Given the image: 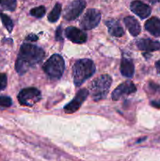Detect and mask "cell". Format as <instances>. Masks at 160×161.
<instances>
[{"mask_svg": "<svg viewBox=\"0 0 160 161\" xmlns=\"http://www.w3.org/2000/svg\"><path fill=\"white\" fill-rule=\"evenodd\" d=\"M44 56L45 52L40 47L31 43L22 44L16 61V71L20 75H24L30 68L41 62Z\"/></svg>", "mask_w": 160, "mask_h": 161, "instance_id": "obj_1", "label": "cell"}, {"mask_svg": "<svg viewBox=\"0 0 160 161\" xmlns=\"http://www.w3.org/2000/svg\"><path fill=\"white\" fill-rule=\"evenodd\" d=\"M27 39H28V40H31V41H35V40H37L38 38H37V36H35V35H30V36H28V37H27Z\"/></svg>", "mask_w": 160, "mask_h": 161, "instance_id": "obj_25", "label": "cell"}, {"mask_svg": "<svg viewBox=\"0 0 160 161\" xmlns=\"http://www.w3.org/2000/svg\"><path fill=\"white\" fill-rule=\"evenodd\" d=\"M101 18L100 11L96 9H89L82 18L80 25L85 30H90L99 25Z\"/></svg>", "mask_w": 160, "mask_h": 161, "instance_id": "obj_6", "label": "cell"}, {"mask_svg": "<svg viewBox=\"0 0 160 161\" xmlns=\"http://www.w3.org/2000/svg\"><path fill=\"white\" fill-rule=\"evenodd\" d=\"M0 18H1L2 22H3V25L5 26V28L7 29V31L9 32H11L13 28V23L12 20L9 18V17H8L6 14H0Z\"/></svg>", "mask_w": 160, "mask_h": 161, "instance_id": "obj_19", "label": "cell"}, {"mask_svg": "<svg viewBox=\"0 0 160 161\" xmlns=\"http://www.w3.org/2000/svg\"><path fill=\"white\" fill-rule=\"evenodd\" d=\"M138 48L143 51H155L160 49V42L152 39H141L136 42Z\"/></svg>", "mask_w": 160, "mask_h": 161, "instance_id": "obj_12", "label": "cell"}, {"mask_svg": "<svg viewBox=\"0 0 160 161\" xmlns=\"http://www.w3.org/2000/svg\"><path fill=\"white\" fill-rule=\"evenodd\" d=\"M64 61L59 54H53L44 63L42 69L50 78L57 80L64 71Z\"/></svg>", "mask_w": 160, "mask_h": 161, "instance_id": "obj_4", "label": "cell"}, {"mask_svg": "<svg viewBox=\"0 0 160 161\" xmlns=\"http://www.w3.org/2000/svg\"><path fill=\"white\" fill-rule=\"evenodd\" d=\"M149 2H150L151 3H152V4H155V3H157L159 2V0H148Z\"/></svg>", "mask_w": 160, "mask_h": 161, "instance_id": "obj_27", "label": "cell"}, {"mask_svg": "<svg viewBox=\"0 0 160 161\" xmlns=\"http://www.w3.org/2000/svg\"><path fill=\"white\" fill-rule=\"evenodd\" d=\"M130 9L133 13L141 17V19L147 18L152 12V9L148 5L141 1H133L130 4Z\"/></svg>", "mask_w": 160, "mask_h": 161, "instance_id": "obj_11", "label": "cell"}, {"mask_svg": "<svg viewBox=\"0 0 160 161\" xmlns=\"http://www.w3.org/2000/svg\"><path fill=\"white\" fill-rule=\"evenodd\" d=\"M0 6L5 9L13 11L17 7V0H0Z\"/></svg>", "mask_w": 160, "mask_h": 161, "instance_id": "obj_18", "label": "cell"}, {"mask_svg": "<svg viewBox=\"0 0 160 161\" xmlns=\"http://www.w3.org/2000/svg\"><path fill=\"white\" fill-rule=\"evenodd\" d=\"M151 105L155 108H160V100L153 101V102H151Z\"/></svg>", "mask_w": 160, "mask_h": 161, "instance_id": "obj_24", "label": "cell"}, {"mask_svg": "<svg viewBox=\"0 0 160 161\" xmlns=\"http://www.w3.org/2000/svg\"><path fill=\"white\" fill-rule=\"evenodd\" d=\"M7 85V76L6 74L0 73V91H3Z\"/></svg>", "mask_w": 160, "mask_h": 161, "instance_id": "obj_22", "label": "cell"}, {"mask_svg": "<svg viewBox=\"0 0 160 161\" xmlns=\"http://www.w3.org/2000/svg\"><path fill=\"white\" fill-rule=\"evenodd\" d=\"M96 70L93 61L89 59H81L75 62L73 66L72 76L75 86L83 84L86 80L90 78Z\"/></svg>", "mask_w": 160, "mask_h": 161, "instance_id": "obj_2", "label": "cell"}, {"mask_svg": "<svg viewBox=\"0 0 160 161\" xmlns=\"http://www.w3.org/2000/svg\"><path fill=\"white\" fill-rule=\"evenodd\" d=\"M30 14L31 16L35 17H37V18H41V17H43L45 14V9L44 6H41L39 7H35L34 9H31L30 11Z\"/></svg>", "mask_w": 160, "mask_h": 161, "instance_id": "obj_20", "label": "cell"}, {"mask_svg": "<svg viewBox=\"0 0 160 161\" xmlns=\"http://www.w3.org/2000/svg\"><path fill=\"white\" fill-rule=\"evenodd\" d=\"M145 29L155 37H160V19L152 17L146 21Z\"/></svg>", "mask_w": 160, "mask_h": 161, "instance_id": "obj_13", "label": "cell"}, {"mask_svg": "<svg viewBox=\"0 0 160 161\" xmlns=\"http://www.w3.org/2000/svg\"><path fill=\"white\" fill-rule=\"evenodd\" d=\"M136 88L133 82L125 81L114 90L111 94V98L114 101H118L123 96L136 92Z\"/></svg>", "mask_w": 160, "mask_h": 161, "instance_id": "obj_9", "label": "cell"}, {"mask_svg": "<svg viewBox=\"0 0 160 161\" xmlns=\"http://www.w3.org/2000/svg\"><path fill=\"white\" fill-rule=\"evenodd\" d=\"M111 84V78L106 74L94 79L89 85L92 98L96 102L105 98L109 91Z\"/></svg>", "mask_w": 160, "mask_h": 161, "instance_id": "obj_3", "label": "cell"}, {"mask_svg": "<svg viewBox=\"0 0 160 161\" xmlns=\"http://www.w3.org/2000/svg\"><path fill=\"white\" fill-rule=\"evenodd\" d=\"M61 13V5L60 3H56L54 6L53 9L50 13L48 16V20L50 22H56L59 19Z\"/></svg>", "mask_w": 160, "mask_h": 161, "instance_id": "obj_17", "label": "cell"}, {"mask_svg": "<svg viewBox=\"0 0 160 161\" xmlns=\"http://www.w3.org/2000/svg\"><path fill=\"white\" fill-rule=\"evenodd\" d=\"M124 23L125 27L129 30L130 34L133 36H136L141 32V25L139 22L133 17H126L124 18Z\"/></svg>", "mask_w": 160, "mask_h": 161, "instance_id": "obj_14", "label": "cell"}, {"mask_svg": "<svg viewBox=\"0 0 160 161\" xmlns=\"http://www.w3.org/2000/svg\"><path fill=\"white\" fill-rule=\"evenodd\" d=\"M155 67H156L158 73H160V61H157V62L155 63Z\"/></svg>", "mask_w": 160, "mask_h": 161, "instance_id": "obj_26", "label": "cell"}, {"mask_svg": "<svg viewBox=\"0 0 160 161\" xmlns=\"http://www.w3.org/2000/svg\"><path fill=\"white\" fill-rule=\"evenodd\" d=\"M88 94H89V91L86 89H82L77 93L76 96L75 97V98L71 102H69L67 105H66L64 106V112L66 113H74L78 109V108L81 107L82 104L84 102V101L86 100V97H87Z\"/></svg>", "mask_w": 160, "mask_h": 161, "instance_id": "obj_8", "label": "cell"}, {"mask_svg": "<svg viewBox=\"0 0 160 161\" xmlns=\"http://www.w3.org/2000/svg\"><path fill=\"white\" fill-rule=\"evenodd\" d=\"M106 25L108 28V31L111 36L115 37H121L123 36L124 31L119 23L115 20H110L106 21Z\"/></svg>", "mask_w": 160, "mask_h": 161, "instance_id": "obj_16", "label": "cell"}, {"mask_svg": "<svg viewBox=\"0 0 160 161\" xmlns=\"http://www.w3.org/2000/svg\"><path fill=\"white\" fill-rule=\"evenodd\" d=\"M12 105V99L7 96H1L0 97V106L9 107Z\"/></svg>", "mask_w": 160, "mask_h": 161, "instance_id": "obj_21", "label": "cell"}, {"mask_svg": "<svg viewBox=\"0 0 160 161\" xmlns=\"http://www.w3.org/2000/svg\"><path fill=\"white\" fill-rule=\"evenodd\" d=\"M120 70L122 75L127 78H131L134 73V65L131 60L125 58H122L121 61Z\"/></svg>", "mask_w": 160, "mask_h": 161, "instance_id": "obj_15", "label": "cell"}, {"mask_svg": "<svg viewBox=\"0 0 160 161\" xmlns=\"http://www.w3.org/2000/svg\"><path fill=\"white\" fill-rule=\"evenodd\" d=\"M86 7L84 0H75L66 7L64 18L67 20H73L82 14Z\"/></svg>", "mask_w": 160, "mask_h": 161, "instance_id": "obj_7", "label": "cell"}, {"mask_svg": "<svg viewBox=\"0 0 160 161\" xmlns=\"http://www.w3.org/2000/svg\"><path fill=\"white\" fill-rule=\"evenodd\" d=\"M41 97L40 91L35 87L24 88L20 91L17 96L20 105L25 106H32L40 100Z\"/></svg>", "mask_w": 160, "mask_h": 161, "instance_id": "obj_5", "label": "cell"}, {"mask_svg": "<svg viewBox=\"0 0 160 161\" xmlns=\"http://www.w3.org/2000/svg\"><path fill=\"white\" fill-rule=\"evenodd\" d=\"M65 36L69 40L75 43H83L87 39L86 33L75 27H68L66 28Z\"/></svg>", "mask_w": 160, "mask_h": 161, "instance_id": "obj_10", "label": "cell"}, {"mask_svg": "<svg viewBox=\"0 0 160 161\" xmlns=\"http://www.w3.org/2000/svg\"><path fill=\"white\" fill-rule=\"evenodd\" d=\"M55 38L57 41H61L62 40L63 38H62V28L61 27H58L56 31V34H55Z\"/></svg>", "mask_w": 160, "mask_h": 161, "instance_id": "obj_23", "label": "cell"}]
</instances>
